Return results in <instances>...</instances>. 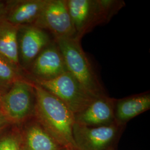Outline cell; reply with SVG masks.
I'll return each instance as SVG.
<instances>
[{"label": "cell", "instance_id": "2e32d148", "mask_svg": "<svg viewBox=\"0 0 150 150\" xmlns=\"http://www.w3.org/2000/svg\"><path fill=\"white\" fill-rule=\"evenodd\" d=\"M0 150H21L18 139L8 135L0 139Z\"/></svg>", "mask_w": 150, "mask_h": 150}, {"label": "cell", "instance_id": "8992f818", "mask_svg": "<svg viewBox=\"0 0 150 150\" xmlns=\"http://www.w3.org/2000/svg\"><path fill=\"white\" fill-rule=\"evenodd\" d=\"M33 25L51 32L54 40L76 36L66 0H47Z\"/></svg>", "mask_w": 150, "mask_h": 150}, {"label": "cell", "instance_id": "ba28073f", "mask_svg": "<svg viewBox=\"0 0 150 150\" xmlns=\"http://www.w3.org/2000/svg\"><path fill=\"white\" fill-rule=\"evenodd\" d=\"M54 41L45 30L35 25L19 26L17 43L20 65L30 67L40 53Z\"/></svg>", "mask_w": 150, "mask_h": 150}, {"label": "cell", "instance_id": "ffe728a7", "mask_svg": "<svg viewBox=\"0 0 150 150\" xmlns=\"http://www.w3.org/2000/svg\"><path fill=\"white\" fill-rule=\"evenodd\" d=\"M0 113H2V110H1V97H0Z\"/></svg>", "mask_w": 150, "mask_h": 150}, {"label": "cell", "instance_id": "6da1fadb", "mask_svg": "<svg viewBox=\"0 0 150 150\" xmlns=\"http://www.w3.org/2000/svg\"><path fill=\"white\" fill-rule=\"evenodd\" d=\"M32 83L36 96L35 115L38 122L62 147L77 149L72 134L74 113L57 97Z\"/></svg>", "mask_w": 150, "mask_h": 150}, {"label": "cell", "instance_id": "9c48e42d", "mask_svg": "<svg viewBox=\"0 0 150 150\" xmlns=\"http://www.w3.org/2000/svg\"><path fill=\"white\" fill-rule=\"evenodd\" d=\"M35 80H49L67 71L59 47L54 40L40 53L30 67Z\"/></svg>", "mask_w": 150, "mask_h": 150}, {"label": "cell", "instance_id": "3957f363", "mask_svg": "<svg viewBox=\"0 0 150 150\" xmlns=\"http://www.w3.org/2000/svg\"><path fill=\"white\" fill-rule=\"evenodd\" d=\"M54 40L62 54L67 71L93 96L105 95L103 87L81 47L80 40L75 38H61Z\"/></svg>", "mask_w": 150, "mask_h": 150}, {"label": "cell", "instance_id": "52a82bcc", "mask_svg": "<svg viewBox=\"0 0 150 150\" xmlns=\"http://www.w3.org/2000/svg\"><path fill=\"white\" fill-rule=\"evenodd\" d=\"M122 126L115 122L106 126L90 127L75 122L72 134L77 150H108Z\"/></svg>", "mask_w": 150, "mask_h": 150}, {"label": "cell", "instance_id": "7c38bea8", "mask_svg": "<svg viewBox=\"0 0 150 150\" xmlns=\"http://www.w3.org/2000/svg\"><path fill=\"white\" fill-rule=\"evenodd\" d=\"M150 108V95L143 93L117 100L115 116L117 123L125 125L132 118Z\"/></svg>", "mask_w": 150, "mask_h": 150}, {"label": "cell", "instance_id": "e0dca14e", "mask_svg": "<svg viewBox=\"0 0 150 150\" xmlns=\"http://www.w3.org/2000/svg\"><path fill=\"white\" fill-rule=\"evenodd\" d=\"M6 13V2L0 1V19L5 18Z\"/></svg>", "mask_w": 150, "mask_h": 150}, {"label": "cell", "instance_id": "ac0fdd59", "mask_svg": "<svg viewBox=\"0 0 150 150\" xmlns=\"http://www.w3.org/2000/svg\"><path fill=\"white\" fill-rule=\"evenodd\" d=\"M8 121L5 116L2 113H0V129L5 126Z\"/></svg>", "mask_w": 150, "mask_h": 150}, {"label": "cell", "instance_id": "d6986e66", "mask_svg": "<svg viewBox=\"0 0 150 150\" xmlns=\"http://www.w3.org/2000/svg\"><path fill=\"white\" fill-rule=\"evenodd\" d=\"M63 150H79L75 149H71V148H64Z\"/></svg>", "mask_w": 150, "mask_h": 150}, {"label": "cell", "instance_id": "7a4b0ae2", "mask_svg": "<svg viewBox=\"0 0 150 150\" xmlns=\"http://www.w3.org/2000/svg\"><path fill=\"white\" fill-rule=\"evenodd\" d=\"M76 31L80 40L95 27L108 23L125 3L115 0H66Z\"/></svg>", "mask_w": 150, "mask_h": 150}, {"label": "cell", "instance_id": "5bb4252c", "mask_svg": "<svg viewBox=\"0 0 150 150\" xmlns=\"http://www.w3.org/2000/svg\"><path fill=\"white\" fill-rule=\"evenodd\" d=\"M18 27L0 19V55L19 67L17 34Z\"/></svg>", "mask_w": 150, "mask_h": 150}, {"label": "cell", "instance_id": "44dd1931", "mask_svg": "<svg viewBox=\"0 0 150 150\" xmlns=\"http://www.w3.org/2000/svg\"></svg>", "mask_w": 150, "mask_h": 150}, {"label": "cell", "instance_id": "5b68a950", "mask_svg": "<svg viewBox=\"0 0 150 150\" xmlns=\"http://www.w3.org/2000/svg\"><path fill=\"white\" fill-rule=\"evenodd\" d=\"M2 113L8 121L21 122L35 114L36 96L32 82L20 79L1 97Z\"/></svg>", "mask_w": 150, "mask_h": 150}, {"label": "cell", "instance_id": "4fadbf2b", "mask_svg": "<svg viewBox=\"0 0 150 150\" xmlns=\"http://www.w3.org/2000/svg\"><path fill=\"white\" fill-rule=\"evenodd\" d=\"M25 150H63L38 122L27 127L25 134Z\"/></svg>", "mask_w": 150, "mask_h": 150}, {"label": "cell", "instance_id": "9a60e30c", "mask_svg": "<svg viewBox=\"0 0 150 150\" xmlns=\"http://www.w3.org/2000/svg\"><path fill=\"white\" fill-rule=\"evenodd\" d=\"M18 68L9 59L0 55V89L10 88L15 82L21 79Z\"/></svg>", "mask_w": 150, "mask_h": 150}, {"label": "cell", "instance_id": "277c9868", "mask_svg": "<svg viewBox=\"0 0 150 150\" xmlns=\"http://www.w3.org/2000/svg\"><path fill=\"white\" fill-rule=\"evenodd\" d=\"M33 82L59 98L74 115L83 110L96 97L87 91L69 71L51 80L34 79Z\"/></svg>", "mask_w": 150, "mask_h": 150}, {"label": "cell", "instance_id": "30bf717a", "mask_svg": "<svg viewBox=\"0 0 150 150\" xmlns=\"http://www.w3.org/2000/svg\"><path fill=\"white\" fill-rule=\"evenodd\" d=\"M116 101L106 95L95 97L83 110L74 115L75 122L90 127L106 126L115 122Z\"/></svg>", "mask_w": 150, "mask_h": 150}, {"label": "cell", "instance_id": "8fae6325", "mask_svg": "<svg viewBox=\"0 0 150 150\" xmlns=\"http://www.w3.org/2000/svg\"><path fill=\"white\" fill-rule=\"evenodd\" d=\"M47 0H11L6 1L5 19L19 27L33 25Z\"/></svg>", "mask_w": 150, "mask_h": 150}]
</instances>
